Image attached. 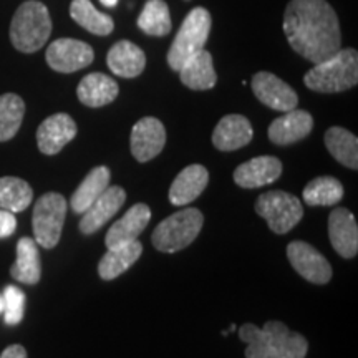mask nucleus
I'll list each match as a JSON object with an SVG mask.
<instances>
[{"instance_id":"f257e3e1","label":"nucleus","mask_w":358,"mask_h":358,"mask_svg":"<svg viewBox=\"0 0 358 358\" xmlns=\"http://www.w3.org/2000/svg\"><path fill=\"white\" fill-rule=\"evenodd\" d=\"M284 34L294 52L313 65L332 57L342 45L338 17L327 0H290Z\"/></svg>"},{"instance_id":"f03ea898","label":"nucleus","mask_w":358,"mask_h":358,"mask_svg":"<svg viewBox=\"0 0 358 358\" xmlns=\"http://www.w3.org/2000/svg\"><path fill=\"white\" fill-rule=\"evenodd\" d=\"M239 338L245 343V358H306L308 352L307 338L279 320H268L261 329L241 325Z\"/></svg>"},{"instance_id":"7ed1b4c3","label":"nucleus","mask_w":358,"mask_h":358,"mask_svg":"<svg viewBox=\"0 0 358 358\" xmlns=\"http://www.w3.org/2000/svg\"><path fill=\"white\" fill-rule=\"evenodd\" d=\"M308 90L317 93H340L357 87L358 53L355 48H340L327 60L315 64L303 77Z\"/></svg>"},{"instance_id":"20e7f679","label":"nucleus","mask_w":358,"mask_h":358,"mask_svg":"<svg viewBox=\"0 0 358 358\" xmlns=\"http://www.w3.org/2000/svg\"><path fill=\"white\" fill-rule=\"evenodd\" d=\"M52 34V19L47 6L37 0L22 3L13 13L10 42L22 53H35L47 43Z\"/></svg>"},{"instance_id":"39448f33","label":"nucleus","mask_w":358,"mask_h":358,"mask_svg":"<svg viewBox=\"0 0 358 358\" xmlns=\"http://www.w3.org/2000/svg\"><path fill=\"white\" fill-rule=\"evenodd\" d=\"M211 27L213 19L208 8L194 7L187 13L168 50L166 60L171 70L179 71L191 57L204 50Z\"/></svg>"},{"instance_id":"423d86ee","label":"nucleus","mask_w":358,"mask_h":358,"mask_svg":"<svg viewBox=\"0 0 358 358\" xmlns=\"http://www.w3.org/2000/svg\"><path fill=\"white\" fill-rule=\"evenodd\" d=\"M203 224L204 216L199 209L186 208L161 221L153 231L151 241L161 252H179L199 236Z\"/></svg>"},{"instance_id":"0eeeda50","label":"nucleus","mask_w":358,"mask_h":358,"mask_svg":"<svg viewBox=\"0 0 358 358\" xmlns=\"http://www.w3.org/2000/svg\"><path fill=\"white\" fill-rule=\"evenodd\" d=\"M66 209V199L58 192H47L35 203L32 216L35 243L45 249H53L60 243Z\"/></svg>"},{"instance_id":"6e6552de","label":"nucleus","mask_w":358,"mask_h":358,"mask_svg":"<svg viewBox=\"0 0 358 358\" xmlns=\"http://www.w3.org/2000/svg\"><path fill=\"white\" fill-rule=\"evenodd\" d=\"M256 213L266 219L268 229L275 234H287L302 221V203L285 191H268L259 196Z\"/></svg>"},{"instance_id":"1a4fd4ad","label":"nucleus","mask_w":358,"mask_h":358,"mask_svg":"<svg viewBox=\"0 0 358 358\" xmlns=\"http://www.w3.org/2000/svg\"><path fill=\"white\" fill-rule=\"evenodd\" d=\"M95 52L88 43L75 38H58L48 45L45 60L58 73H73L92 65Z\"/></svg>"},{"instance_id":"9d476101","label":"nucleus","mask_w":358,"mask_h":358,"mask_svg":"<svg viewBox=\"0 0 358 358\" xmlns=\"http://www.w3.org/2000/svg\"><path fill=\"white\" fill-rule=\"evenodd\" d=\"M287 257L294 271L307 282L325 285L332 279V266L325 256L303 241H294L287 245Z\"/></svg>"},{"instance_id":"9b49d317","label":"nucleus","mask_w":358,"mask_h":358,"mask_svg":"<svg viewBox=\"0 0 358 358\" xmlns=\"http://www.w3.org/2000/svg\"><path fill=\"white\" fill-rule=\"evenodd\" d=\"M252 92L262 105L275 111L297 108L299 95L295 90L271 71H259L252 77Z\"/></svg>"},{"instance_id":"f8f14e48","label":"nucleus","mask_w":358,"mask_h":358,"mask_svg":"<svg viewBox=\"0 0 358 358\" xmlns=\"http://www.w3.org/2000/svg\"><path fill=\"white\" fill-rule=\"evenodd\" d=\"M166 145V129L158 118L146 116L134 123L129 136V146L134 159L148 163L156 158Z\"/></svg>"},{"instance_id":"ddd939ff","label":"nucleus","mask_w":358,"mask_h":358,"mask_svg":"<svg viewBox=\"0 0 358 358\" xmlns=\"http://www.w3.org/2000/svg\"><path fill=\"white\" fill-rule=\"evenodd\" d=\"M124 203H127V191L122 186L106 187L80 219L82 234L90 236L100 231L123 208Z\"/></svg>"},{"instance_id":"4468645a","label":"nucleus","mask_w":358,"mask_h":358,"mask_svg":"<svg viewBox=\"0 0 358 358\" xmlns=\"http://www.w3.org/2000/svg\"><path fill=\"white\" fill-rule=\"evenodd\" d=\"M77 136V123L66 113H55L40 123L37 129V145L43 155L60 153Z\"/></svg>"},{"instance_id":"2eb2a0df","label":"nucleus","mask_w":358,"mask_h":358,"mask_svg":"<svg viewBox=\"0 0 358 358\" xmlns=\"http://www.w3.org/2000/svg\"><path fill=\"white\" fill-rule=\"evenodd\" d=\"M313 118L308 111L303 110H290L284 115L275 118L268 127V140L274 145L289 146L294 143L303 140L312 133Z\"/></svg>"},{"instance_id":"dca6fc26","label":"nucleus","mask_w":358,"mask_h":358,"mask_svg":"<svg viewBox=\"0 0 358 358\" xmlns=\"http://www.w3.org/2000/svg\"><path fill=\"white\" fill-rule=\"evenodd\" d=\"M282 174V163L275 156H257L234 171V182L244 189H256L267 185H272Z\"/></svg>"},{"instance_id":"f3484780","label":"nucleus","mask_w":358,"mask_h":358,"mask_svg":"<svg viewBox=\"0 0 358 358\" xmlns=\"http://www.w3.org/2000/svg\"><path fill=\"white\" fill-rule=\"evenodd\" d=\"M329 237L332 248L343 259H352L358 252V226L355 216L345 208H337L329 217Z\"/></svg>"},{"instance_id":"a211bd4d","label":"nucleus","mask_w":358,"mask_h":358,"mask_svg":"<svg viewBox=\"0 0 358 358\" xmlns=\"http://www.w3.org/2000/svg\"><path fill=\"white\" fill-rule=\"evenodd\" d=\"M151 219V209L146 204H134L128 209L127 214L122 219L113 222V226L110 227L106 232L105 244L106 248L111 249L115 245L131 243L136 241L143 231L146 229V226L150 224Z\"/></svg>"},{"instance_id":"6ab92c4d","label":"nucleus","mask_w":358,"mask_h":358,"mask_svg":"<svg viewBox=\"0 0 358 358\" xmlns=\"http://www.w3.org/2000/svg\"><path fill=\"white\" fill-rule=\"evenodd\" d=\"M254 136L252 124L243 115H226L213 133V145L219 151H236L249 145Z\"/></svg>"},{"instance_id":"aec40b11","label":"nucleus","mask_w":358,"mask_h":358,"mask_svg":"<svg viewBox=\"0 0 358 358\" xmlns=\"http://www.w3.org/2000/svg\"><path fill=\"white\" fill-rule=\"evenodd\" d=\"M209 182V173L203 164H191L174 178L169 187V203L186 206L198 199Z\"/></svg>"},{"instance_id":"412c9836","label":"nucleus","mask_w":358,"mask_h":358,"mask_svg":"<svg viewBox=\"0 0 358 358\" xmlns=\"http://www.w3.org/2000/svg\"><path fill=\"white\" fill-rule=\"evenodd\" d=\"M106 64L116 77L136 78L145 70L146 55L138 45L129 40H120L110 48L108 55H106Z\"/></svg>"},{"instance_id":"4be33fe9","label":"nucleus","mask_w":358,"mask_h":358,"mask_svg":"<svg viewBox=\"0 0 358 358\" xmlns=\"http://www.w3.org/2000/svg\"><path fill=\"white\" fill-rule=\"evenodd\" d=\"M120 88L118 83L108 75L100 73H88L78 83L77 96L80 103H83L88 108H101V106L110 105L118 96Z\"/></svg>"},{"instance_id":"5701e85b","label":"nucleus","mask_w":358,"mask_h":358,"mask_svg":"<svg viewBox=\"0 0 358 358\" xmlns=\"http://www.w3.org/2000/svg\"><path fill=\"white\" fill-rule=\"evenodd\" d=\"M179 78L185 87L196 90V92H204L211 90L217 83V73L214 70L213 55L208 50H201L191 57L185 65L179 69Z\"/></svg>"},{"instance_id":"b1692460","label":"nucleus","mask_w":358,"mask_h":358,"mask_svg":"<svg viewBox=\"0 0 358 358\" xmlns=\"http://www.w3.org/2000/svg\"><path fill=\"white\" fill-rule=\"evenodd\" d=\"M10 275L17 282L35 285L42 277V261H40L38 244L30 237H22L17 243V259L10 267Z\"/></svg>"},{"instance_id":"393cba45","label":"nucleus","mask_w":358,"mask_h":358,"mask_svg":"<svg viewBox=\"0 0 358 358\" xmlns=\"http://www.w3.org/2000/svg\"><path fill=\"white\" fill-rule=\"evenodd\" d=\"M141 254L143 245L141 243H138V239L131 241V243L115 245V248L108 249V252L98 262V275L103 280H113L116 277L124 274L140 259Z\"/></svg>"},{"instance_id":"a878e982","label":"nucleus","mask_w":358,"mask_h":358,"mask_svg":"<svg viewBox=\"0 0 358 358\" xmlns=\"http://www.w3.org/2000/svg\"><path fill=\"white\" fill-rule=\"evenodd\" d=\"M110 178L111 171L106 166H96L90 171L82 185L77 187V191L73 192L70 199V206L73 209V213L83 214L87 209L95 203V199L101 194L106 187L110 186Z\"/></svg>"},{"instance_id":"bb28decb","label":"nucleus","mask_w":358,"mask_h":358,"mask_svg":"<svg viewBox=\"0 0 358 358\" xmlns=\"http://www.w3.org/2000/svg\"><path fill=\"white\" fill-rule=\"evenodd\" d=\"M325 146L329 153L353 171L358 169V138L345 128L332 127L325 131Z\"/></svg>"},{"instance_id":"cd10ccee","label":"nucleus","mask_w":358,"mask_h":358,"mask_svg":"<svg viewBox=\"0 0 358 358\" xmlns=\"http://www.w3.org/2000/svg\"><path fill=\"white\" fill-rule=\"evenodd\" d=\"M70 17L80 27L93 35L106 37L115 30V22L108 13H103L93 6L92 0H71Z\"/></svg>"},{"instance_id":"c85d7f7f","label":"nucleus","mask_w":358,"mask_h":358,"mask_svg":"<svg viewBox=\"0 0 358 358\" xmlns=\"http://www.w3.org/2000/svg\"><path fill=\"white\" fill-rule=\"evenodd\" d=\"M136 24L150 37H166L173 29L168 3L164 0H146Z\"/></svg>"},{"instance_id":"c756f323","label":"nucleus","mask_w":358,"mask_h":358,"mask_svg":"<svg viewBox=\"0 0 358 358\" xmlns=\"http://www.w3.org/2000/svg\"><path fill=\"white\" fill-rule=\"evenodd\" d=\"M34 199V191L27 181L20 178H0V209L13 214L25 211Z\"/></svg>"},{"instance_id":"7c9ffc66","label":"nucleus","mask_w":358,"mask_h":358,"mask_svg":"<svg viewBox=\"0 0 358 358\" xmlns=\"http://www.w3.org/2000/svg\"><path fill=\"white\" fill-rule=\"evenodd\" d=\"M302 198L308 206H334L343 198V186L337 178H315L303 187Z\"/></svg>"},{"instance_id":"2f4dec72","label":"nucleus","mask_w":358,"mask_h":358,"mask_svg":"<svg viewBox=\"0 0 358 358\" xmlns=\"http://www.w3.org/2000/svg\"><path fill=\"white\" fill-rule=\"evenodd\" d=\"M25 115V103L15 93L0 95V143L8 141L20 129Z\"/></svg>"},{"instance_id":"473e14b6","label":"nucleus","mask_w":358,"mask_h":358,"mask_svg":"<svg viewBox=\"0 0 358 358\" xmlns=\"http://www.w3.org/2000/svg\"><path fill=\"white\" fill-rule=\"evenodd\" d=\"M3 319L7 325H17L24 319L25 312V294L15 285H7L3 290Z\"/></svg>"},{"instance_id":"72a5a7b5","label":"nucleus","mask_w":358,"mask_h":358,"mask_svg":"<svg viewBox=\"0 0 358 358\" xmlns=\"http://www.w3.org/2000/svg\"><path fill=\"white\" fill-rule=\"evenodd\" d=\"M17 229V217L15 214L6 209H0V239L10 237Z\"/></svg>"},{"instance_id":"f704fd0d","label":"nucleus","mask_w":358,"mask_h":358,"mask_svg":"<svg viewBox=\"0 0 358 358\" xmlns=\"http://www.w3.org/2000/svg\"><path fill=\"white\" fill-rule=\"evenodd\" d=\"M0 358H29L27 357V350L19 343L15 345H8L6 350L0 353Z\"/></svg>"},{"instance_id":"c9c22d12","label":"nucleus","mask_w":358,"mask_h":358,"mask_svg":"<svg viewBox=\"0 0 358 358\" xmlns=\"http://www.w3.org/2000/svg\"><path fill=\"white\" fill-rule=\"evenodd\" d=\"M100 2H101L105 7L113 8V7H116V3H118V0H100Z\"/></svg>"},{"instance_id":"e433bc0d","label":"nucleus","mask_w":358,"mask_h":358,"mask_svg":"<svg viewBox=\"0 0 358 358\" xmlns=\"http://www.w3.org/2000/svg\"><path fill=\"white\" fill-rule=\"evenodd\" d=\"M3 307H6V302H3V295H0V313H3Z\"/></svg>"}]
</instances>
